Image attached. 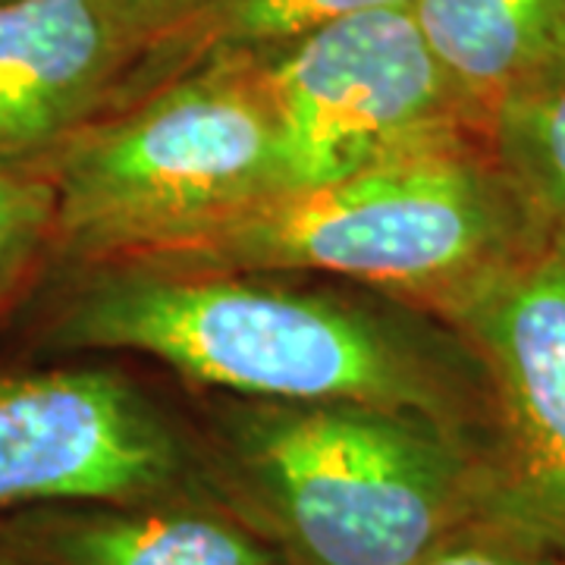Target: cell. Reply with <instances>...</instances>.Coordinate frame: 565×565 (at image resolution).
Here are the masks:
<instances>
[{"label":"cell","instance_id":"1","mask_svg":"<svg viewBox=\"0 0 565 565\" xmlns=\"http://www.w3.org/2000/svg\"><path fill=\"white\" fill-rule=\"evenodd\" d=\"M44 330L57 352L151 355L195 384L258 403L374 405L462 430L484 422V377L465 343L408 315L255 274L98 262Z\"/></svg>","mask_w":565,"mask_h":565},{"label":"cell","instance_id":"2","mask_svg":"<svg viewBox=\"0 0 565 565\" xmlns=\"http://www.w3.org/2000/svg\"><path fill=\"white\" fill-rule=\"evenodd\" d=\"M541 239L484 132H462L340 180L274 192L117 262L230 274L315 270L446 318Z\"/></svg>","mask_w":565,"mask_h":565},{"label":"cell","instance_id":"3","mask_svg":"<svg viewBox=\"0 0 565 565\" xmlns=\"http://www.w3.org/2000/svg\"><path fill=\"white\" fill-rule=\"evenodd\" d=\"M202 468L289 565H415L478 525L465 434L415 412L255 399L223 418Z\"/></svg>","mask_w":565,"mask_h":565},{"label":"cell","instance_id":"4","mask_svg":"<svg viewBox=\"0 0 565 565\" xmlns=\"http://www.w3.org/2000/svg\"><path fill=\"white\" fill-rule=\"evenodd\" d=\"M57 195L54 255L132 258L286 192V151L258 51L211 61L117 117H98L41 167Z\"/></svg>","mask_w":565,"mask_h":565},{"label":"cell","instance_id":"5","mask_svg":"<svg viewBox=\"0 0 565 565\" xmlns=\"http://www.w3.org/2000/svg\"><path fill=\"white\" fill-rule=\"evenodd\" d=\"M446 321L484 377V422L468 446L478 525L565 563V243L544 236Z\"/></svg>","mask_w":565,"mask_h":565},{"label":"cell","instance_id":"6","mask_svg":"<svg viewBox=\"0 0 565 565\" xmlns=\"http://www.w3.org/2000/svg\"><path fill=\"white\" fill-rule=\"evenodd\" d=\"M264 57L286 189L340 180L430 141L484 132L412 7L323 22Z\"/></svg>","mask_w":565,"mask_h":565},{"label":"cell","instance_id":"7","mask_svg":"<svg viewBox=\"0 0 565 565\" xmlns=\"http://www.w3.org/2000/svg\"><path fill=\"white\" fill-rule=\"evenodd\" d=\"M161 500L217 497L202 456L126 377L95 367L0 374V519Z\"/></svg>","mask_w":565,"mask_h":565},{"label":"cell","instance_id":"8","mask_svg":"<svg viewBox=\"0 0 565 565\" xmlns=\"http://www.w3.org/2000/svg\"><path fill=\"white\" fill-rule=\"evenodd\" d=\"M161 39L141 0L0 3V173L41 170Z\"/></svg>","mask_w":565,"mask_h":565},{"label":"cell","instance_id":"9","mask_svg":"<svg viewBox=\"0 0 565 565\" xmlns=\"http://www.w3.org/2000/svg\"><path fill=\"white\" fill-rule=\"evenodd\" d=\"M0 546L29 565H289L217 500L41 505L0 519Z\"/></svg>","mask_w":565,"mask_h":565},{"label":"cell","instance_id":"10","mask_svg":"<svg viewBox=\"0 0 565 565\" xmlns=\"http://www.w3.org/2000/svg\"><path fill=\"white\" fill-rule=\"evenodd\" d=\"M412 13L481 129L565 63V0H412Z\"/></svg>","mask_w":565,"mask_h":565},{"label":"cell","instance_id":"11","mask_svg":"<svg viewBox=\"0 0 565 565\" xmlns=\"http://www.w3.org/2000/svg\"><path fill=\"white\" fill-rule=\"evenodd\" d=\"M484 136L537 230L565 243V63L509 95Z\"/></svg>","mask_w":565,"mask_h":565},{"label":"cell","instance_id":"12","mask_svg":"<svg viewBox=\"0 0 565 565\" xmlns=\"http://www.w3.org/2000/svg\"><path fill=\"white\" fill-rule=\"evenodd\" d=\"M412 7V0H202L167 39H199L202 51H267L352 13Z\"/></svg>","mask_w":565,"mask_h":565},{"label":"cell","instance_id":"13","mask_svg":"<svg viewBox=\"0 0 565 565\" xmlns=\"http://www.w3.org/2000/svg\"><path fill=\"white\" fill-rule=\"evenodd\" d=\"M57 195L44 170L0 173V318L54 255Z\"/></svg>","mask_w":565,"mask_h":565},{"label":"cell","instance_id":"14","mask_svg":"<svg viewBox=\"0 0 565 565\" xmlns=\"http://www.w3.org/2000/svg\"><path fill=\"white\" fill-rule=\"evenodd\" d=\"M415 565H565L544 546L490 525H468Z\"/></svg>","mask_w":565,"mask_h":565},{"label":"cell","instance_id":"15","mask_svg":"<svg viewBox=\"0 0 565 565\" xmlns=\"http://www.w3.org/2000/svg\"><path fill=\"white\" fill-rule=\"evenodd\" d=\"M141 3H145V10H148L154 20L161 22L163 32L170 35V32H173V29H177L202 0H141Z\"/></svg>","mask_w":565,"mask_h":565},{"label":"cell","instance_id":"16","mask_svg":"<svg viewBox=\"0 0 565 565\" xmlns=\"http://www.w3.org/2000/svg\"><path fill=\"white\" fill-rule=\"evenodd\" d=\"M0 565H29L25 559H20L17 553H10L7 546H0Z\"/></svg>","mask_w":565,"mask_h":565},{"label":"cell","instance_id":"17","mask_svg":"<svg viewBox=\"0 0 565 565\" xmlns=\"http://www.w3.org/2000/svg\"><path fill=\"white\" fill-rule=\"evenodd\" d=\"M0 3H7V0H0Z\"/></svg>","mask_w":565,"mask_h":565}]
</instances>
